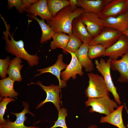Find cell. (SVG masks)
Listing matches in <instances>:
<instances>
[{
    "label": "cell",
    "instance_id": "8fae6325",
    "mask_svg": "<svg viewBox=\"0 0 128 128\" xmlns=\"http://www.w3.org/2000/svg\"><path fill=\"white\" fill-rule=\"evenodd\" d=\"M22 103L24 109L22 111L19 113L10 112L16 116L15 121L12 122L8 118L4 123L0 124V128H40L36 126H27L24 125V122L27 119L25 115V114L29 113L33 116L34 115L29 110V104L25 102H22Z\"/></svg>",
    "mask_w": 128,
    "mask_h": 128
},
{
    "label": "cell",
    "instance_id": "4dcf8cb0",
    "mask_svg": "<svg viewBox=\"0 0 128 128\" xmlns=\"http://www.w3.org/2000/svg\"><path fill=\"white\" fill-rule=\"evenodd\" d=\"M8 1L9 9H10L13 7H15L18 12L20 13H23L25 10L23 6L22 0H8Z\"/></svg>",
    "mask_w": 128,
    "mask_h": 128
},
{
    "label": "cell",
    "instance_id": "8992f818",
    "mask_svg": "<svg viewBox=\"0 0 128 128\" xmlns=\"http://www.w3.org/2000/svg\"><path fill=\"white\" fill-rule=\"evenodd\" d=\"M89 43V45L100 44L106 49L110 47L119 39L123 33L113 28L106 27Z\"/></svg>",
    "mask_w": 128,
    "mask_h": 128
},
{
    "label": "cell",
    "instance_id": "ac0fdd59",
    "mask_svg": "<svg viewBox=\"0 0 128 128\" xmlns=\"http://www.w3.org/2000/svg\"><path fill=\"white\" fill-rule=\"evenodd\" d=\"M72 26L73 34L78 38L82 43L88 44L93 38V37L89 33L79 17L73 20Z\"/></svg>",
    "mask_w": 128,
    "mask_h": 128
},
{
    "label": "cell",
    "instance_id": "f1b7e54d",
    "mask_svg": "<svg viewBox=\"0 0 128 128\" xmlns=\"http://www.w3.org/2000/svg\"><path fill=\"white\" fill-rule=\"evenodd\" d=\"M15 99L12 98L5 97L0 103V123L2 124L5 122L6 120L3 118L7 106L8 104L11 101H14Z\"/></svg>",
    "mask_w": 128,
    "mask_h": 128
},
{
    "label": "cell",
    "instance_id": "f546056e",
    "mask_svg": "<svg viewBox=\"0 0 128 128\" xmlns=\"http://www.w3.org/2000/svg\"><path fill=\"white\" fill-rule=\"evenodd\" d=\"M10 58L7 56L5 59H0V76L2 79L6 78L7 70L9 67Z\"/></svg>",
    "mask_w": 128,
    "mask_h": 128
},
{
    "label": "cell",
    "instance_id": "9c48e42d",
    "mask_svg": "<svg viewBox=\"0 0 128 128\" xmlns=\"http://www.w3.org/2000/svg\"><path fill=\"white\" fill-rule=\"evenodd\" d=\"M31 84L39 85L46 94V99L37 105L36 107L37 109L40 108L45 103L49 102L53 103L58 110L60 109V100L59 96L60 88L59 85L51 84L48 86H46L43 85L40 81H38L36 83H31L29 85Z\"/></svg>",
    "mask_w": 128,
    "mask_h": 128
},
{
    "label": "cell",
    "instance_id": "d6986e66",
    "mask_svg": "<svg viewBox=\"0 0 128 128\" xmlns=\"http://www.w3.org/2000/svg\"><path fill=\"white\" fill-rule=\"evenodd\" d=\"M89 46L88 44L82 43L78 49L74 53L79 62L86 72H90L94 69V64L88 55Z\"/></svg>",
    "mask_w": 128,
    "mask_h": 128
},
{
    "label": "cell",
    "instance_id": "7c38bea8",
    "mask_svg": "<svg viewBox=\"0 0 128 128\" xmlns=\"http://www.w3.org/2000/svg\"><path fill=\"white\" fill-rule=\"evenodd\" d=\"M63 55L62 54L59 55L55 63L50 67L37 70V72H39V74L36 75L35 77L39 76L44 73H49L55 75L57 78L59 82V86L60 88L66 87V82L61 79L60 77L61 71L65 69L68 65L64 63L63 60Z\"/></svg>",
    "mask_w": 128,
    "mask_h": 128
},
{
    "label": "cell",
    "instance_id": "d6a6232c",
    "mask_svg": "<svg viewBox=\"0 0 128 128\" xmlns=\"http://www.w3.org/2000/svg\"><path fill=\"white\" fill-rule=\"evenodd\" d=\"M70 5L71 8L73 11H75L78 8L77 5L78 2L77 0H69Z\"/></svg>",
    "mask_w": 128,
    "mask_h": 128
},
{
    "label": "cell",
    "instance_id": "277c9868",
    "mask_svg": "<svg viewBox=\"0 0 128 128\" xmlns=\"http://www.w3.org/2000/svg\"><path fill=\"white\" fill-rule=\"evenodd\" d=\"M87 107L91 106L89 110L90 113L95 112L108 115L115 110L118 106L117 103L111 99L109 96L98 98H88L85 102Z\"/></svg>",
    "mask_w": 128,
    "mask_h": 128
},
{
    "label": "cell",
    "instance_id": "5b68a950",
    "mask_svg": "<svg viewBox=\"0 0 128 128\" xmlns=\"http://www.w3.org/2000/svg\"><path fill=\"white\" fill-rule=\"evenodd\" d=\"M110 62V59H108L106 61L102 58L99 61L97 59L95 60V61L97 70L103 77L109 92L112 94L115 101L120 106L122 103L117 88L114 85L111 76Z\"/></svg>",
    "mask_w": 128,
    "mask_h": 128
},
{
    "label": "cell",
    "instance_id": "2e32d148",
    "mask_svg": "<svg viewBox=\"0 0 128 128\" xmlns=\"http://www.w3.org/2000/svg\"><path fill=\"white\" fill-rule=\"evenodd\" d=\"M112 0H77V6L82 9L84 12L95 13L99 16L105 6Z\"/></svg>",
    "mask_w": 128,
    "mask_h": 128
},
{
    "label": "cell",
    "instance_id": "9a60e30c",
    "mask_svg": "<svg viewBox=\"0 0 128 128\" xmlns=\"http://www.w3.org/2000/svg\"><path fill=\"white\" fill-rule=\"evenodd\" d=\"M121 57L119 60L110 59V69L120 73L118 82L128 83V52Z\"/></svg>",
    "mask_w": 128,
    "mask_h": 128
},
{
    "label": "cell",
    "instance_id": "4fadbf2b",
    "mask_svg": "<svg viewBox=\"0 0 128 128\" xmlns=\"http://www.w3.org/2000/svg\"><path fill=\"white\" fill-rule=\"evenodd\" d=\"M69 53L71 56V60L65 70L61 72L60 75L62 80L66 82L71 78L73 79H76L77 74L81 76H82L84 74L82 70V67L79 62L74 53L69 52Z\"/></svg>",
    "mask_w": 128,
    "mask_h": 128
},
{
    "label": "cell",
    "instance_id": "30bf717a",
    "mask_svg": "<svg viewBox=\"0 0 128 128\" xmlns=\"http://www.w3.org/2000/svg\"><path fill=\"white\" fill-rule=\"evenodd\" d=\"M128 52V37L123 33L114 44L106 49L103 55L110 59H117Z\"/></svg>",
    "mask_w": 128,
    "mask_h": 128
},
{
    "label": "cell",
    "instance_id": "603a6c76",
    "mask_svg": "<svg viewBox=\"0 0 128 128\" xmlns=\"http://www.w3.org/2000/svg\"><path fill=\"white\" fill-rule=\"evenodd\" d=\"M29 17L36 20L38 23L41 28L42 34L40 40V43H43L50 40L55 34L52 28L45 22L44 20L39 19L36 16L27 13Z\"/></svg>",
    "mask_w": 128,
    "mask_h": 128
},
{
    "label": "cell",
    "instance_id": "ffe728a7",
    "mask_svg": "<svg viewBox=\"0 0 128 128\" xmlns=\"http://www.w3.org/2000/svg\"><path fill=\"white\" fill-rule=\"evenodd\" d=\"M124 105L118 106L116 110L110 114L101 117V123H108L114 125L118 128H127L124 126L122 117Z\"/></svg>",
    "mask_w": 128,
    "mask_h": 128
},
{
    "label": "cell",
    "instance_id": "e575fe53",
    "mask_svg": "<svg viewBox=\"0 0 128 128\" xmlns=\"http://www.w3.org/2000/svg\"><path fill=\"white\" fill-rule=\"evenodd\" d=\"M124 107L125 108V109L126 112L127 113V114H128V110L127 109L126 105L125 104H124ZM127 127H126L127 128H128V122L127 124Z\"/></svg>",
    "mask_w": 128,
    "mask_h": 128
},
{
    "label": "cell",
    "instance_id": "1f68e13d",
    "mask_svg": "<svg viewBox=\"0 0 128 128\" xmlns=\"http://www.w3.org/2000/svg\"><path fill=\"white\" fill-rule=\"evenodd\" d=\"M38 0H22V1L23 7L25 10L32 4L36 3Z\"/></svg>",
    "mask_w": 128,
    "mask_h": 128
},
{
    "label": "cell",
    "instance_id": "5bb4252c",
    "mask_svg": "<svg viewBox=\"0 0 128 128\" xmlns=\"http://www.w3.org/2000/svg\"><path fill=\"white\" fill-rule=\"evenodd\" d=\"M104 27L117 30L121 32L128 31V10L116 17H110L101 19Z\"/></svg>",
    "mask_w": 128,
    "mask_h": 128
},
{
    "label": "cell",
    "instance_id": "44dd1931",
    "mask_svg": "<svg viewBox=\"0 0 128 128\" xmlns=\"http://www.w3.org/2000/svg\"><path fill=\"white\" fill-rule=\"evenodd\" d=\"M22 63L21 59L17 57L10 60L7 74L15 81L20 82L22 79L20 73L23 66Z\"/></svg>",
    "mask_w": 128,
    "mask_h": 128
},
{
    "label": "cell",
    "instance_id": "7a4b0ae2",
    "mask_svg": "<svg viewBox=\"0 0 128 128\" xmlns=\"http://www.w3.org/2000/svg\"><path fill=\"white\" fill-rule=\"evenodd\" d=\"M6 30L3 34V38L5 40L6 44L5 50L8 52L19 58L26 61L29 66L32 67L38 65L39 58L36 54L31 55L29 54L24 47L23 41L15 40L13 36L9 32L10 26L4 23Z\"/></svg>",
    "mask_w": 128,
    "mask_h": 128
},
{
    "label": "cell",
    "instance_id": "484cf974",
    "mask_svg": "<svg viewBox=\"0 0 128 128\" xmlns=\"http://www.w3.org/2000/svg\"><path fill=\"white\" fill-rule=\"evenodd\" d=\"M69 36L68 44L66 47L63 49V53L67 54H69V52L74 53L82 44L81 40L73 34Z\"/></svg>",
    "mask_w": 128,
    "mask_h": 128
},
{
    "label": "cell",
    "instance_id": "3957f363",
    "mask_svg": "<svg viewBox=\"0 0 128 128\" xmlns=\"http://www.w3.org/2000/svg\"><path fill=\"white\" fill-rule=\"evenodd\" d=\"M87 75L89 84L85 91L86 97L98 98L109 96V90L101 76L92 73H88Z\"/></svg>",
    "mask_w": 128,
    "mask_h": 128
},
{
    "label": "cell",
    "instance_id": "7402d4cb",
    "mask_svg": "<svg viewBox=\"0 0 128 128\" xmlns=\"http://www.w3.org/2000/svg\"><path fill=\"white\" fill-rule=\"evenodd\" d=\"M15 81L9 77L0 80V97L14 98L17 96L18 93L14 88Z\"/></svg>",
    "mask_w": 128,
    "mask_h": 128
},
{
    "label": "cell",
    "instance_id": "52a82bcc",
    "mask_svg": "<svg viewBox=\"0 0 128 128\" xmlns=\"http://www.w3.org/2000/svg\"><path fill=\"white\" fill-rule=\"evenodd\" d=\"M90 34L93 37L98 35L104 27L101 19L96 14L91 12H84L79 17Z\"/></svg>",
    "mask_w": 128,
    "mask_h": 128
},
{
    "label": "cell",
    "instance_id": "83f0119b",
    "mask_svg": "<svg viewBox=\"0 0 128 128\" xmlns=\"http://www.w3.org/2000/svg\"><path fill=\"white\" fill-rule=\"evenodd\" d=\"M58 111V117L57 121L54 122V125L50 128H56L61 127L63 128H68L67 126L65 118L67 115V110L64 108H60Z\"/></svg>",
    "mask_w": 128,
    "mask_h": 128
},
{
    "label": "cell",
    "instance_id": "6da1fadb",
    "mask_svg": "<svg viewBox=\"0 0 128 128\" xmlns=\"http://www.w3.org/2000/svg\"><path fill=\"white\" fill-rule=\"evenodd\" d=\"M84 12V10L80 7L73 11L70 5L61 10L50 21H46V23L52 28L55 33L62 32L70 36L73 34V20Z\"/></svg>",
    "mask_w": 128,
    "mask_h": 128
},
{
    "label": "cell",
    "instance_id": "836d02e7",
    "mask_svg": "<svg viewBox=\"0 0 128 128\" xmlns=\"http://www.w3.org/2000/svg\"><path fill=\"white\" fill-rule=\"evenodd\" d=\"M87 128H99L96 125L92 124L90 126Z\"/></svg>",
    "mask_w": 128,
    "mask_h": 128
},
{
    "label": "cell",
    "instance_id": "ba28073f",
    "mask_svg": "<svg viewBox=\"0 0 128 128\" xmlns=\"http://www.w3.org/2000/svg\"><path fill=\"white\" fill-rule=\"evenodd\" d=\"M128 10V0H112L104 7L99 16L102 19L116 17Z\"/></svg>",
    "mask_w": 128,
    "mask_h": 128
},
{
    "label": "cell",
    "instance_id": "d4e9b609",
    "mask_svg": "<svg viewBox=\"0 0 128 128\" xmlns=\"http://www.w3.org/2000/svg\"><path fill=\"white\" fill-rule=\"evenodd\" d=\"M47 3L49 9L53 17L62 9L70 5L69 0H47Z\"/></svg>",
    "mask_w": 128,
    "mask_h": 128
},
{
    "label": "cell",
    "instance_id": "cb8c5ba5",
    "mask_svg": "<svg viewBox=\"0 0 128 128\" xmlns=\"http://www.w3.org/2000/svg\"><path fill=\"white\" fill-rule=\"evenodd\" d=\"M69 36L66 33L60 32L55 33L53 36V40L50 44L51 50H54L58 48L62 49L66 47L69 40Z\"/></svg>",
    "mask_w": 128,
    "mask_h": 128
},
{
    "label": "cell",
    "instance_id": "e0dca14e",
    "mask_svg": "<svg viewBox=\"0 0 128 128\" xmlns=\"http://www.w3.org/2000/svg\"><path fill=\"white\" fill-rule=\"evenodd\" d=\"M25 11L32 15L39 16L41 19L46 21L53 18L48 8L46 0H39L32 4Z\"/></svg>",
    "mask_w": 128,
    "mask_h": 128
},
{
    "label": "cell",
    "instance_id": "4316f807",
    "mask_svg": "<svg viewBox=\"0 0 128 128\" xmlns=\"http://www.w3.org/2000/svg\"><path fill=\"white\" fill-rule=\"evenodd\" d=\"M106 48L100 44L89 45L88 54L91 59L101 57L103 55Z\"/></svg>",
    "mask_w": 128,
    "mask_h": 128
},
{
    "label": "cell",
    "instance_id": "d590c367",
    "mask_svg": "<svg viewBox=\"0 0 128 128\" xmlns=\"http://www.w3.org/2000/svg\"><path fill=\"white\" fill-rule=\"evenodd\" d=\"M122 33L128 37V31L124 32Z\"/></svg>",
    "mask_w": 128,
    "mask_h": 128
}]
</instances>
